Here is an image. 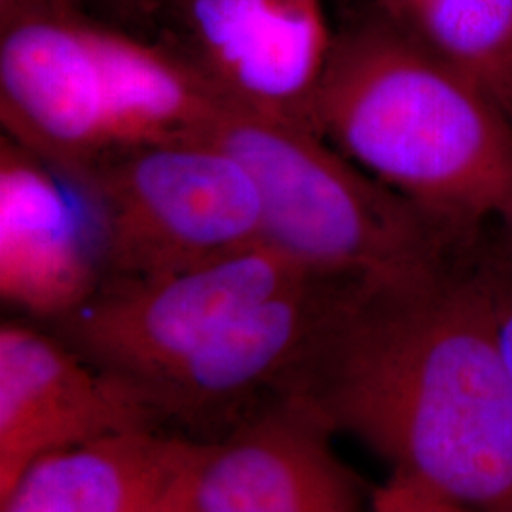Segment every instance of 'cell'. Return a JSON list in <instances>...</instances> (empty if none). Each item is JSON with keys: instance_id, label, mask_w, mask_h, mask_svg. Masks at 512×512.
Here are the masks:
<instances>
[{"instance_id": "4", "label": "cell", "mask_w": 512, "mask_h": 512, "mask_svg": "<svg viewBox=\"0 0 512 512\" xmlns=\"http://www.w3.org/2000/svg\"><path fill=\"white\" fill-rule=\"evenodd\" d=\"M69 181L92 209L101 281L175 274L251 245L262 232L251 173L207 139L131 148Z\"/></svg>"}, {"instance_id": "18", "label": "cell", "mask_w": 512, "mask_h": 512, "mask_svg": "<svg viewBox=\"0 0 512 512\" xmlns=\"http://www.w3.org/2000/svg\"><path fill=\"white\" fill-rule=\"evenodd\" d=\"M499 219L503 220V226L507 230V236H509V245H512V198L509 203L503 207V211L499 213Z\"/></svg>"}, {"instance_id": "9", "label": "cell", "mask_w": 512, "mask_h": 512, "mask_svg": "<svg viewBox=\"0 0 512 512\" xmlns=\"http://www.w3.org/2000/svg\"><path fill=\"white\" fill-rule=\"evenodd\" d=\"M330 437L296 404L268 397L222 437L202 440L192 512H363Z\"/></svg>"}, {"instance_id": "3", "label": "cell", "mask_w": 512, "mask_h": 512, "mask_svg": "<svg viewBox=\"0 0 512 512\" xmlns=\"http://www.w3.org/2000/svg\"><path fill=\"white\" fill-rule=\"evenodd\" d=\"M205 139L251 173L262 202L260 239L311 274H403L452 258L461 241L310 129L226 109Z\"/></svg>"}, {"instance_id": "17", "label": "cell", "mask_w": 512, "mask_h": 512, "mask_svg": "<svg viewBox=\"0 0 512 512\" xmlns=\"http://www.w3.org/2000/svg\"><path fill=\"white\" fill-rule=\"evenodd\" d=\"M116 2H118V8L122 12L135 14V16H141V12H143V0H116Z\"/></svg>"}, {"instance_id": "7", "label": "cell", "mask_w": 512, "mask_h": 512, "mask_svg": "<svg viewBox=\"0 0 512 512\" xmlns=\"http://www.w3.org/2000/svg\"><path fill=\"white\" fill-rule=\"evenodd\" d=\"M143 2L160 42L226 109L319 133L315 99L334 38L321 0Z\"/></svg>"}, {"instance_id": "14", "label": "cell", "mask_w": 512, "mask_h": 512, "mask_svg": "<svg viewBox=\"0 0 512 512\" xmlns=\"http://www.w3.org/2000/svg\"><path fill=\"white\" fill-rule=\"evenodd\" d=\"M475 274L486 294L497 344L512 376V245L475 266Z\"/></svg>"}, {"instance_id": "6", "label": "cell", "mask_w": 512, "mask_h": 512, "mask_svg": "<svg viewBox=\"0 0 512 512\" xmlns=\"http://www.w3.org/2000/svg\"><path fill=\"white\" fill-rule=\"evenodd\" d=\"M118 38L80 8L0 29L2 133L65 179L129 148Z\"/></svg>"}, {"instance_id": "1", "label": "cell", "mask_w": 512, "mask_h": 512, "mask_svg": "<svg viewBox=\"0 0 512 512\" xmlns=\"http://www.w3.org/2000/svg\"><path fill=\"white\" fill-rule=\"evenodd\" d=\"M272 397L404 476L480 512H512V376L475 268L452 258L348 279Z\"/></svg>"}, {"instance_id": "13", "label": "cell", "mask_w": 512, "mask_h": 512, "mask_svg": "<svg viewBox=\"0 0 512 512\" xmlns=\"http://www.w3.org/2000/svg\"><path fill=\"white\" fill-rule=\"evenodd\" d=\"M370 8L473 78L512 118V0H370Z\"/></svg>"}, {"instance_id": "16", "label": "cell", "mask_w": 512, "mask_h": 512, "mask_svg": "<svg viewBox=\"0 0 512 512\" xmlns=\"http://www.w3.org/2000/svg\"><path fill=\"white\" fill-rule=\"evenodd\" d=\"M71 8L84 10L80 0H0V29L19 19L54 14Z\"/></svg>"}, {"instance_id": "19", "label": "cell", "mask_w": 512, "mask_h": 512, "mask_svg": "<svg viewBox=\"0 0 512 512\" xmlns=\"http://www.w3.org/2000/svg\"><path fill=\"white\" fill-rule=\"evenodd\" d=\"M82 2H84V0H80V4H82Z\"/></svg>"}, {"instance_id": "12", "label": "cell", "mask_w": 512, "mask_h": 512, "mask_svg": "<svg viewBox=\"0 0 512 512\" xmlns=\"http://www.w3.org/2000/svg\"><path fill=\"white\" fill-rule=\"evenodd\" d=\"M202 440L135 429L40 459L0 512H192Z\"/></svg>"}, {"instance_id": "11", "label": "cell", "mask_w": 512, "mask_h": 512, "mask_svg": "<svg viewBox=\"0 0 512 512\" xmlns=\"http://www.w3.org/2000/svg\"><path fill=\"white\" fill-rule=\"evenodd\" d=\"M103 279L92 209L76 184L0 135V293L55 323Z\"/></svg>"}, {"instance_id": "10", "label": "cell", "mask_w": 512, "mask_h": 512, "mask_svg": "<svg viewBox=\"0 0 512 512\" xmlns=\"http://www.w3.org/2000/svg\"><path fill=\"white\" fill-rule=\"evenodd\" d=\"M348 279L311 275L245 311L181 365L137 387L160 421L239 420L293 372ZM230 423V425H232ZM228 425V427H230Z\"/></svg>"}, {"instance_id": "5", "label": "cell", "mask_w": 512, "mask_h": 512, "mask_svg": "<svg viewBox=\"0 0 512 512\" xmlns=\"http://www.w3.org/2000/svg\"><path fill=\"white\" fill-rule=\"evenodd\" d=\"M311 275L258 239L175 274L101 281L82 306L52 325L88 363L137 391L239 315Z\"/></svg>"}, {"instance_id": "15", "label": "cell", "mask_w": 512, "mask_h": 512, "mask_svg": "<svg viewBox=\"0 0 512 512\" xmlns=\"http://www.w3.org/2000/svg\"><path fill=\"white\" fill-rule=\"evenodd\" d=\"M370 512H480L404 476L391 475L372 495Z\"/></svg>"}, {"instance_id": "8", "label": "cell", "mask_w": 512, "mask_h": 512, "mask_svg": "<svg viewBox=\"0 0 512 512\" xmlns=\"http://www.w3.org/2000/svg\"><path fill=\"white\" fill-rule=\"evenodd\" d=\"M135 387L23 321L0 327V501L40 459L110 435L160 427Z\"/></svg>"}, {"instance_id": "2", "label": "cell", "mask_w": 512, "mask_h": 512, "mask_svg": "<svg viewBox=\"0 0 512 512\" xmlns=\"http://www.w3.org/2000/svg\"><path fill=\"white\" fill-rule=\"evenodd\" d=\"M315 126L458 238L512 198L511 116L374 8L334 31Z\"/></svg>"}]
</instances>
